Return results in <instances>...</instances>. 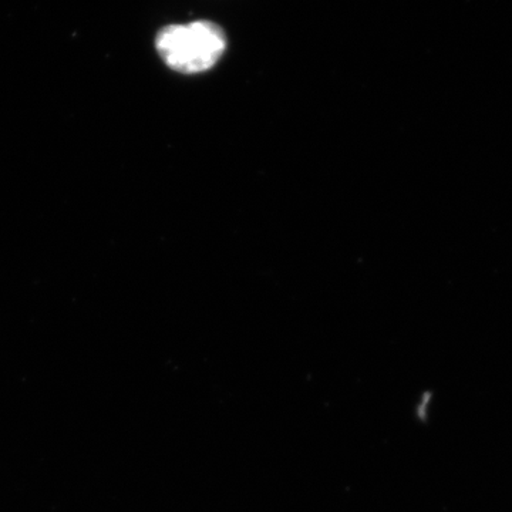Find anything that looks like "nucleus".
Masks as SVG:
<instances>
[{
	"mask_svg": "<svg viewBox=\"0 0 512 512\" xmlns=\"http://www.w3.org/2000/svg\"><path fill=\"white\" fill-rule=\"evenodd\" d=\"M156 49L170 69L183 74H197L217 64L227 49V39L220 26L207 20H197L160 30Z\"/></svg>",
	"mask_w": 512,
	"mask_h": 512,
	"instance_id": "obj_1",
	"label": "nucleus"
}]
</instances>
